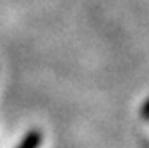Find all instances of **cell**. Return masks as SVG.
<instances>
[{"mask_svg":"<svg viewBox=\"0 0 149 148\" xmlns=\"http://www.w3.org/2000/svg\"><path fill=\"white\" fill-rule=\"evenodd\" d=\"M40 143H41V133L40 131H31L17 148H38Z\"/></svg>","mask_w":149,"mask_h":148,"instance_id":"6da1fadb","label":"cell"},{"mask_svg":"<svg viewBox=\"0 0 149 148\" xmlns=\"http://www.w3.org/2000/svg\"><path fill=\"white\" fill-rule=\"evenodd\" d=\"M141 117L142 119H149V100L142 105V109H141Z\"/></svg>","mask_w":149,"mask_h":148,"instance_id":"7a4b0ae2","label":"cell"}]
</instances>
